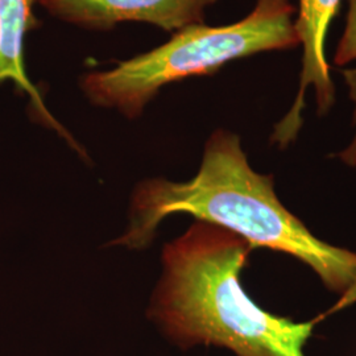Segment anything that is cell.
Instances as JSON below:
<instances>
[{
  "label": "cell",
  "instance_id": "obj_1",
  "mask_svg": "<svg viewBox=\"0 0 356 356\" xmlns=\"http://www.w3.org/2000/svg\"><path fill=\"white\" fill-rule=\"evenodd\" d=\"M176 214L231 231L254 248L296 257L341 301H356V252L321 241L289 211L276 194L275 177L250 165L241 138L229 129L210 135L198 173L189 181H140L132 193L127 229L110 245L144 250L160 223Z\"/></svg>",
  "mask_w": 356,
  "mask_h": 356
},
{
  "label": "cell",
  "instance_id": "obj_2",
  "mask_svg": "<svg viewBox=\"0 0 356 356\" xmlns=\"http://www.w3.org/2000/svg\"><path fill=\"white\" fill-rule=\"evenodd\" d=\"M254 248L236 234L197 220L163 248V273L147 316L179 350L216 346L235 356H306L316 325L264 310L243 288Z\"/></svg>",
  "mask_w": 356,
  "mask_h": 356
},
{
  "label": "cell",
  "instance_id": "obj_3",
  "mask_svg": "<svg viewBox=\"0 0 356 356\" xmlns=\"http://www.w3.org/2000/svg\"><path fill=\"white\" fill-rule=\"evenodd\" d=\"M291 0H256L254 10L229 26H188L152 51L81 76L79 88L94 106L138 119L160 90L191 76L214 74L234 60L300 45Z\"/></svg>",
  "mask_w": 356,
  "mask_h": 356
},
{
  "label": "cell",
  "instance_id": "obj_4",
  "mask_svg": "<svg viewBox=\"0 0 356 356\" xmlns=\"http://www.w3.org/2000/svg\"><path fill=\"white\" fill-rule=\"evenodd\" d=\"M342 0H298L294 26L302 45V69L300 88L292 107L277 122L270 135V143L280 149L293 144L304 126L306 91L314 90L319 116L327 114L335 103V86L326 60V41L331 22L339 13Z\"/></svg>",
  "mask_w": 356,
  "mask_h": 356
},
{
  "label": "cell",
  "instance_id": "obj_5",
  "mask_svg": "<svg viewBox=\"0 0 356 356\" xmlns=\"http://www.w3.org/2000/svg\"><path fill=\"white\" fill-rule=\"evenodd\" d=\"M218 0H40L53 17L73 26L106 32L120 23L136 22L176 33L204 24L206 10Z\"/></svg>",
  "mask_w": 356,
  "mask_h": 356
},
{
  "label": "cell",
  "instance_id": "obj_6",
  "mask_svg": "<svg viewBox=\"0 0 356 356\" xmlns=\"http://www.w3.org/2000/svg\"><path fill=\"white\" fill-rule=\"evenodd\" d=\"M40 0H0V85L11 81L17 94L29 97L31 116L51 128L83 159L85 149L72 134L51 114L41 92L26 74L24 51L28 33L40 26L33 8Z\"/></svg>",
  "mask_w": 356,
  "mask_h": 356
},
{
  "label": "cell",
  "instance_id": "obj_7",
  "mask_svg": "<svg viewBox=\"0 0 356 356\" xmlns=\"http://www.w3.org/2000/svg\"><path fill=\"white\" fill-rule=\"evenodd\" d=\"M356 61V0H350L348 6V15L344 26L343 35L339 40L338 48L335 51L332 63L337 66H344ZM348 89H350V98L353 99L355 110H354V127H355V136L350 145L344 148L343 151L337 153L335 156L346 164V165L356 168V67L348 69L342 72Z\"/></svg>",
  "mask_w": 356,
  "mask_h": 356
}]
</instances>
